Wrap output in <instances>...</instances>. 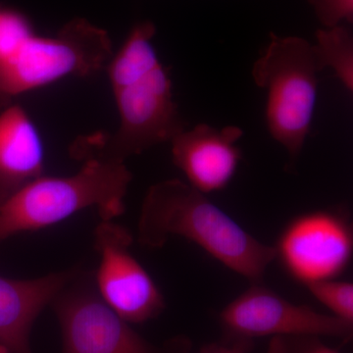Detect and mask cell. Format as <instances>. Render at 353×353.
Masks as SVG:
<instances>
[{"mask_svg":"<svg viewBox=\"0 0 353 353\" xmlns=\"http://www.w3.org/2000/svg\"><path fill=\"white\" fill-rule=\"evenodd\" d=\"M152 23L138 24L108 67L120 125L113 134H94L77 139L75 157H97L125 162L187 130L173 99L168 71L152 43Z\"/></svg>","mask_w":353,"mask_h":353,"instance_id":"obj_1","label":"cell"},{"mask_svg":"<svg viewBox=\"0 0 353 353\" xmlns=\"http://www.w3.org/2000/svg\"><path fill=\"white\" fill-rule=\"evenodd\" d=\"M182 236L252 283L276 259L274 246L257 240L205 194L181 180L162 181L146 192L139 215L141 245L158 248Z\"/></svg>","mask_w":353,"mask_h":353,"instance_id":"obj_2","label":"cell"},{"mask_svg":"<svg viewBox=\"0 0 353 353\" xmlns=\"http://www.w3.org/2000/svg\"><path fill=\"white\" fill-rule=\"evenodd\" d=\"M70 176H41L0 205V241L21 232L52 226L88 208L101 220L125 211L124 199L132 175L125 162L97 157Z\"/></svg>","mask_w":353,"mask_h":353,"instance_id":"obj_3","label":"cell"},{"mask_svg":"<svg viewBox=\"0 0 353 353\" xmlns=\"http://www.w3.org/2000/svg\"><path fill=\"white\" fill-rule=\"evenodd\" d=\"M318 72L312 46L299 38L272 36L253 64V81L267 90V128L272 138L287 150L289 166L296 164L310 132Z\"/></svg>","mask_w":353,"mask_h":353,"instance_id":"obj_4","label":"cell"},{"mask_svg":"<svg viewBox=\"0 0 353 353\" xmlns=\"http://www.w3.org/2000/svg\"><path fill=\"white\" fill-rule=\"evenodd\" d=\"M112 58L108 32L87 20L74 19L55 37L32 34L0 57V106L17 95L67 77L94 75Z\"/></svg>","mask_w":353,"mask_h":353,"instance_id":"obj_5","label":"cell"},{"mask_svg":"<svg viewBox=\"0 0 353 353\" xmlns=\"http://www.w3.org/2000/svg\"><path fill=\"white\" fill-rule=\"evenodd\" d=\"M61 328L62 353H190L192 343L175 336L155 345L112 310L95 287L92 273L74 271L51 301Z\"/></svg>","mask_w":353,"mask_h":353,"instance_id":"obj_6","label":"cell"},{"mask_svg":"<svg viewBox=\"0 0 353 353\" xmlns=\"http://www.w3.org/2000/svg\"><path fill=\"white\" fill-rule=\"evenodd\" d=\"M219 320L223 339L250 343L266 336H299L348 341L353 334L352 323L292 303L259 283L223 308Z\"/></svg>","mask_w":353,"mask_h":353,"instance_id":"obj_7","label":"cell"},{"mask_svg":"<svg viewBox=\"0 0 353 353\" xmlns=\"http://www.w3.org/2000/svg\"><path fill=\"white\" fill-rule=\"evenodd\" d=\"M94 240L101 255L95 287L109 307L130 324H141L161 314L164 296L132 256L131 234L112 220H101L95 229Z\"/></svg>","mask_w":353,"mask_h":353,"instance_id":"obj_8","label":"cell"},{"mask_svg":"<svg viewBox=\"0 0 353 353\" xmlns=\"http://www.w3.org/2000/svg\"><path fill=\"white\" fill-rule=\"evenodd\" d=\"M274 248L276 259L307 287L336 279L347 268L353 252L352 228L336 213L315 211L292 221Z\"/></svg>","mask_w":353,"mask_h":353,"instance_id":"obj_9","label":"cell"},{"mask_svg":"<svg viewBox=\"0 0 353 353\" xmlns=\"http://www.w3.org/2000/svg\"><path fill=\"white\" fill-rule=\"evenodd\" d=\"M243 136L240 127L196 125L170 141L174 164L202 194L224 190L238 170L241 152L236 143Z\"/></svg>","mask_w":353,"mask_h":353,"instance_id":"obj_10","label":"cell"},{"mask_svg":"<svg viewBox=\"0 0 353 353\" xmlns=\"http://www.w3.org/2000/svg\"><path fill=\"white\" fill-rule=\"evenodd\" d=\"M73 273L63 272L25 281L0 277V345L8 353H32V325Z\"/></svg>","mask_w":353,"mask_h":353,"instance_id":"obj_11","label":"cell"},{"mask_svg":"<svg viewBox=\"0 0 353 353\" xmlns=\"http://www.w3.org/2000/svg\"><path fill=\"white\" fill-rule=\"evenodd\" d=\"M43 139L27 111L9 104L0 113V205L43 176Z\"/></svg>","mask_w":353,"mask_h":353,"instance_id":"obj_12","label":"cell"},{"mask_svg":"<svg viewBox=\"0 0 353 353\" xmlns=\"http://www.w3.org/2000/svg\"><path fill=\"white\" fill-rule=\"evenodd\" d=\"M317 68H331L348 92H353V41L343 27L317 32V43L312 46Z\"/></svg>","mask_w":353,"mask_h":353,"instance_id":"obj_13","label":"cell"},{"mask_svg":"<svg viewBox=\"0 0 353 353\" xmlns=\"http://www.w3.org/2000/svg\"><path fill=\"white\" fill-rule=\"evenodd\" d=\"M309 292L331 315L353 324V284L336 279L307 285Z\"/></svg>","mask_w":353,"mask_h":353,"instance_id":"obj_14","label":"cell"},{"mask_svg":"<svg viewBox=\"0 0 353 353\" xmlns=\"http://www.w3.org/2000/svg\"><path fill=\"white\" fill-rule=\"evenodd\" d=\"M32 34V26L23 14L0 8V57L12 51Z\"/></svg>","mask_w":353,"mask_h":353,"instance_id":"obj_15","label":"cell"},{"mask_svg":"<svg viewBox=\"0 0 353 353\" xmlns=\"http://www.w3.org/2000/svg\"><path fill=\"white\" fill-rule=\"evenodd\" d=\"M321 339L310 336L272 338L267 353H340Z\"/></svg>","mask_w":353,"mask_h":353,"instance_id":"obj_16","label":"cell"},{"mask_svg":"<svg viewBox=\"0 0 353 353\" xmlns=\"http://www.w3.org/2000/svg\"><path fill=\"white\" fill-rule=\"evenodd\" d=\"M323 24L333 28L341 20L352 22L353 0H309Z\"/></svg>","mask_w":353,"mask_h":353,"instance_id":"obj_17","label":"cell"},{"mask_svg":"<svg viewBox=\"0 0 353 353\" xmlns=\"http://www.w3.org/2000/svg\"><path fill=\"white\" fill-rule=\"evenodd\" d=\"M253 343L222 339L218 343L204 345L199 353H250Z\"/></svg>","mask_w":353,"mask_h":353,"instance_id":"obj_18","label":"cell"},{"mask_svg":"<svg viewBox=\"0 0 353 353\" xmlns=\"http://www.w3.org/2000/svg\"><path fill=\"white\" fill-rule=\"evenodd\" d=\"M0 353H8L6 348L2 347L1 345H0Z\"/></svg>","mask_w":353,"mask_h":353,"instance_id":"obj_19","label":"cell"},{"mask_svg":"<svg viewBox=\"0 0 353 353\" xmlns=\"http://www.w3.org/2000/svg\"><path fill=\"white\" fill-rule=\"evenodd\" d=\"M0 8H1V6H0Z\"/></svg>","mask_w":353,"mask_h":353,"instance_id":"obj_20","label":"cell"}]
</instances>
